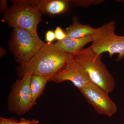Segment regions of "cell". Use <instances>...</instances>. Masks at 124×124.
Wrapping results in <instances>:
<instances>
[{
	"label": "cell",
	"mask_w": 124,
	"mask_h": 124,
	"mask_svg": "<svg viewBox=\"0 0 124 124\" xmlns=\"http://www.w3.org/2000/svg\"><path fill=\"white\" fill-rule=\"evenodd\" d=\"M71 55L59 51L53 43H46L29 62L20 66L22 73L23 76L30 74L50 79L62 69Z\"/></svg>",
	"instance_id": "1"
},
{
	"label": "cell",
	"mask_w": 124,
	"mask_h": 124,
	"mask_svg": "<svg viewBox=\"0 0 124 124\" xmlns=\"http://www.w3.org/2000/svg\"><path fill=\"white\" fill-rule=\"evenodd\" d=\"M102 55L95 53L90 46L81 49L72 55L86 72L91 82L109 94L115 88L116 81L102 62Z\"/></svg>",
	"instance_id": "2"
},
{
	"label": "cell",
	"mask_w": 124,
	"mask_h": 124,
	"mask_svg": "<svg viewBox=\"0 0 124 124\" xmlns=\"http://www.w3.org/2000/svg\"><path fill=\"white\" fill-rule=\"evenodd\" d=\"M3 15L2 21L13 28L24 29L37 33L38 24L42 21L41 13L28 0H15Z\"/></svg>",
	"instance_id": "3"
},
{
	"label": "cell",
	"mask_w": 124,
	"mask_h": 124,
	"mask_svg": "<svg viewBox=\"0 0 124 124\" xmlns=\"http://www.w3.org/2000/svg\"><path fill=\"white\" fill-rule=\"evenodd\" d=\"M46 43L38 33L18 28L13 29L9 46L16 60L23 66L29 62Z\"/></svg>",
	"instance_id": "4"
},
{
	"label": "cell",
	"mask_w": 124,
	"mask_h": 124,
	"mask_svg": "<svg viewBox=\"0 0 124 124\" xmlns=\"http://www.w3.org/2000/svg\"><path fill=\"white\" fill-rule=\"evenodd\" d=\"M115 21L112 20L96 28L92 36L93 41L91 46L95 53L102 54L107 52L109 57L117 54L116 62L124 58V36L116 33Z\"/></svg>",
	"instance_id": "5"
},
{
	"label": "cell",
	"mask_w": 124,
	"mask_h": 124,
	"mask_svg": "<svg viewBox=\"0 0 124 124\" xmlns=\"http://www.w3.org/2000/svg\"><path fill=\"white\" fill-rule=\"evenodd\" d=\"M32 75L26 74L22 79L13 85L8 99L10 112L21 116L28 112L35 105L32 100L30 88Z\"/></svg>",
	"instance_id": "6"
},
{
	"label": "cell",
	"mask_w": 124,
	"mask_h": 124,
	"mask_svg": "<svg viewBox=\"0 0 124 124\" xmlns=\"http://www.w3.org/2000/svg\"><path fill=\"white\" fill-rule=\"evenodd\" d=\"M79 90L97 113L111 117L116 112L117 106L108 93L93 82Z\"/></svg>",
	"instance_id": "7"
},
{
	"label": "cell",
	"mask_w": 124,
	"mask_h": 124,
	"mask_svg": "<svg viewBox=\"0 0 124 124\" xmlns=\"http://www.w3.org/2000/svg\"><path fill=\"white\" fill-rule=\"evenodd\" d=\"M69 81L80 90L91 82L87 73L74 60L72 55L59 72L51 77L49 82L60 83Z\"/></svg>",
	"instance_id": "8"
},
{
	"label": "cell",
	"mask_w": 124,
	"mask_h": 124,
	"mask_svg": "<svg viewBox=\"0 0 124 124\" xmlns=\"http://www.w3.org/2000/svg\"><path fill=\"white\" fill-rule=\"evenodd\" d=\"M37 7L42 14L51 16L63 14L69 9L71 0H28Z\"/></svg>",
	"instance_id": "9"
},
{
	"label": "cell",
	"mask_w": 124,
	"mask_h": 124,
	"mask_svg": "<svg viewBox=\"0 0 124 124\" xmlns=\"http://www.w3.org/2000/svg\"><path fill=\"white\" fill-rule=\"evenodd\" d=\"M93 41L92 36L84 38L75 39L66 37L62 40L53 44L54 46L59 51L72 55L82 48L87 44Z\"/></svg>",
	"instance_id": "10"
},
{
	"label": "cell",
	"mask_w": 124,
	"mask_h": 124,
	"mask_svg": "<svg viewBox=\"0 0 124 124\" xmlns=\"http://www.w3.org/2000/svg\"><path fill=\"white\" fill-rule=\"evenodd\" d=\"M72 23L66 28L64 32L67 37L78 39L92 36L95 32L96 28L91 27L89 24H84L78 21L77 17L72 18Z\"/></svg>",
	"instance_id": "11"
},
{
	"label": "cell",
	"mask_w": 124,
	"mask_h": 124,
	"mask_svg": "<svg viewBox=\"0 0 124 124\" xmlns=\"http://www.w3.org/2000/svg\"><path fill=\"white\" fill-rule=\"evenodd\" d=\"M49 78L37 75H32L30 80V88L32 100L34 104L39 97L42 94L44 89L49 82Z\"/></svg>",
	"instance_id": "12"
},
{
	"label": "cell",
	"mask_w": 124,
	"mask_h": 124,
	"mask_svg": "<svg viewBox=\"0 0 124 124\" xmlns=\"http://www.w3.org/2000/svg\"><path fill=\"white\" fill-rule=\"evenodd\" d=\"M71 1L76 6L86 8L91 6L100 5L104 1L103 0H73Z\"/></svg>",
	"instance_id": "13"
},
{
	"label": "cell",
	"mask_w": 124,
	"mask_h": 124,
	"mask_svg": "<svg viewBox=\"0 0 124 124\" xmlns=\"http://www.w3.org/2000/svg\"><path fill=\"white\" fill-rule=\"evenodd\" d=\"M55 39L58 41L62 40L67 37L64 31L59 27H57L54 31Z\"/></svg>",
	"instance_id": "14"
},
{
	"label": "cell",
	"mask_w": 124,
	"mask_h": 124,
	"mask_svg": "<svg viewBox=\"0 0 124 124\" xmlns=\"http://www.w3.org/2000/svg\"><path fill=\"white\" fill-rule=\"evenodd\" d=\"M18 122V121L14 117L10 118L0 117V124H17Z\"/></svg>",
	"instance_id": "15"
},
{
	"label": "cell",
	"mask_w": 124,
	"mask_h": 124,
	"mask_svg": "<svg viewBox=\"0 0 124 124\" xmlns=\"http://www.w3.org/2000/svg\"><path fill=\"white\" fill-rule=\"evenodd\" d=\"M46 40L47 43L51 44V42L55 39L54 32L52 31H49L46 32Z\"/></svg>",
	"instance_id": "16"
},
{
	"label": "cell",
	"mask_w": 124,
	"mask_h": 124,
	"mask_svg": "<svg viewBox=\"0 0 124 124\" xmlns=\"http://www.w3.org/2000/svg\"><path fill=\"white\" fill-rule=\"evenodd\" d=\"M39 121L35 119H27L24 118H21L17 124H38Z\"/></svg>",
	"instance_id": "17"
},
{
	"label": "cell",
	"mask_w": 124,
	"mask_h": 124,
	"mask_svg": "<svg viewBox=\"0 0 124 124\" xmlns=\"http://www.w3.org/2000/svg\"><path fill=\"white\" fill-rule=\"evenodd\" d=\"M0 7L1 11L4 14L5 13L8 9L7 8V1L6 0H1L0 1Z\"/></svg>",
	"instance_id": "18"
},
{
	"label": "cell",
	"mask_w": 124,
	"mask_h": 124,
	"mask_svg": "<svg viewBox=\"0 0 124 124\" xmlns=\"http://www.w3.org/2000/svg\"><path fill=\"white\" fill-rule=\"evenodd\" d=\"M6 53V50L2 48V47H0V57H3L4 55Z\"/></svg>",
	"instance_id": "19"
}]
</instances>
